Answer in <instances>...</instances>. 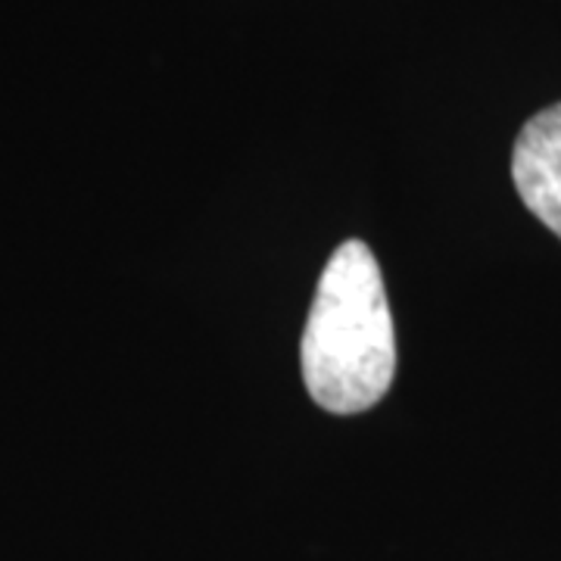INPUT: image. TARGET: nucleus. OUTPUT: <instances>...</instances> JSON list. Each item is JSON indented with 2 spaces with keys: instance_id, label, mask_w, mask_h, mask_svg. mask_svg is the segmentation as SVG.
Here are the masks:
<instances>
[{
  "instance_id": "obj_2",
  "label": "nucleus",
  "mask_w": 561,
  "mask_h": 561,
  "mask_svg": "<svg viewBox=\"0 0 561 561\" xmlns=\"http://www.w3.org/2000/svg\"><path fill=\"white\" fill-rule=\"evenodd\" d=\"M512 179L524 206L561 238V103L522 128L512 153Z\"/></svg>"
},
{
  "instance_id": "obj_1",
  "label": "nucleus",
  "mask_w": 561,
  "mask_h": 561,
  "mask_svg": "<svg viewBox=\"0 0 561 561\" xmlns=\"http://www.w3.org/2000/svg\"><path fill=\"white\" fill-rule=\"evenodd\" d=\"M302 381L324 412L359 415L397 375V331L381 265L362 241L334 250L321 272L300 346Z\"/></svg>"
}]
</instances>
